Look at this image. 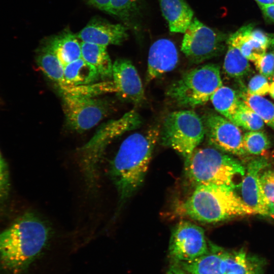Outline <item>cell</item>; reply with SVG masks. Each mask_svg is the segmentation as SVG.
Instances as JSON below:
<instances>
[{"label": "cell", "instance_id": "obj_31", "mask_svg": "<svg viewBox=\"0 0 274 274\" xmlns=\"http://www.w3.org/2000/svg\"><path fill=\"white\" fill-rule=\"evenodd\" d=\"M255 65L260 74L270 78L274 73V52H266L254 61Z\"/></svg>", "mask_w": 274, "mask_h": 274}, {"label": "cell", "instance_id": "obj_32", "mask_svg": "<svg viewBox=\"0 0 274 274\" xmlns=\"http://www.w3.org/2000/svg\"><path fill=\"white\" fill-rule=\"evenodd\" d=\"M10 183L8 167L0 153V201L7 198L9 195Z\"/></svg>", "mask_w": 274, "mask_h": 274}, {"label": "cell", "instance_id": "obj_10", "mask_svg": "<svg viewBox=\"0 0 274 274\" xmlns=\"http://www.w3.org/2000/svg\"><path fill=\"white\" fill-rule=\"evenodd\" d=\"M209 247L204 231L201 227L182 220L172 231L169 255L175 263L190 261L207 253Z\"/></svg>", "mask_w": 274, "mask_h": 274}, {"label": "cell", "instance_id": "obj_7", "mask_svg": "<svg viewBox=\"0 0 274 274\" xmlns=\"http://www.w3.org/2000/svg\"><path fill=\"white\" fill-rule=\"evenodd\" d=\"M205 135L202 118L193 111L182 110L166 116L159 140L162 145L176 151L186 159L201 143Z\"/></svg>", "mask_w": 274, "mask_h": 274}, {"label": "cell", "instance_id": "obj_2", "mask_svg": "<svg viewBox=\"0 0 274 274\" xmlns=\"http://www.w3.org/2000/svg\"><path fill=\"white\" fill-rule=\"evenodd\" d=\"M50 226L32 212L17 218L0 232V262L6 270L19 273L26 269L46 246Z\"/></svg>", "mask_w": 274, "mask_h": 274}, {"label": "cell", "instance_id": "obj_29", "mask_svg": "<svg viewBox=\"0 0 274 274\" xmlns=\"http://www.w3.org/2000/svg\"><path fill=\"white\" fill-rule=\"evenodd\" d=\"M137 0H110L108 13L121 19H127L134 9Z\"/></svg>", "mask_w": 274, "mask_h": 274}, {"label": "cell", "instance_id": "obj_1", "mask_svg": "<svg viewBox=\"0 0 274 274\" xmlns=\"http://www.w3.org/2000/svg\"><path fill=\"white\" fill-rule=\"evenodd\" d=\"M160 131L155 126L130 134L123 141L111 162L109 176L117 189L120 204L143 184Z\"/></svg>", "mask_w": 274, "mask_h": 274}, {"label": "cell", "instance_id": "obj_16", "mask_svg": "<svg viewBox=\"0 0 274 274\" xmlns=\"http://www.w3.org/2000/svg\"><path fill=\"white\" fill-rule=\"evenodd\" d=\"M226 252L211 244L207 253L190 261L175 263L189 274H225Z\"/></svg>", "mask_w": 274, "mask_h": 274}, {"label": "cell", "instance_id": "obj_25", "mask_svg": "<svg viewBox=\"0 0 274 274\" xmlns=\"http://www.w3.org/2000/svg\"><path fill=\"white\" fill-rule=\"evenodd\" d=\"M240 98L269 126L274 129V104L262 96L250 94L247 90L238 92Z\"/></svg>", "mask_w": 274, "mask_h": 274}, {"label": "cell", "instance_id": "obj_39", "mask_svg": "<svg viewBox=\"0 0 274 274\" xmlns=\"http://www.w3.org/2000/svg\"><path fill=\"white\" fill-rule=\"evenodd\" d=\"M270 78L271 79L272 82H274V73Z\"/></svg>", "mask_w": 274, "mask_h": 274}, {"label": "cell", "instance_id": "obj_14", "mask_svg": "<svg viewBox=\"0 0 274 274\" xmlns=\"http://www.w3.org/2000/svg\"><path fill=\"white\" fill-rule=\"evenodd\" d=\"M178 62V52L175 44L170 40L161 39L150 47L146 81L147 83L173 70Z\"/></svg>", "mask_w": 274, "mask_h": 274}, {"label": "cell", "instance_id": "obj_17", "mask_svg": "<svg viewBox=\"0 0 274 274\" xmlns=\"http://www.w3.org/2000/svg\"><path fill=\"white\" fill-rule=\"evenodd\" d=\"M77 36L64 30L46 40L41 46L52 52L64 66L81 57V43Z\"/></svg>", "mask_w": 274, "mask_h": 274}, {"label": "cell", "instance_id": "obj_4", "mask_svg": "<svg viewBox=\"0 0 274 274\" xmlns=\"http://www.w3.org/2000/svg\"><path fill=\"white\" fill-rule=\"evenodd\" d=\"M185 160V176L194 187L214 184L235 189L246 173L238 160L214 147L196 148Z\"/></svg>", "mask_w": 274, "mask_h": 274}, {"label": "cell", "instance_id": "obj_37", "mask_svg": "<svg viewBox=\"0 0 274 274\" xmlns=\"http://www.w3.org/2000/svg\"><path fill=\"white\" fill-rule=\"evenodd\" d=\"M269 46H270L271 48L274 51V34H270L269 35Z\"/></svg>", "mask_w": 274, "mask_h": 274}, {"label": "cell", "instance_id": "obj_5", "mask_svg": "<svg viewBox=\"0 0 274 274\" xmlns=\"http://www.w3.org/2000/svg\"><path fill=\"white\" fill-rule=\"evenodd\" d=\"M143 123L140 115L134 110L120 118L107 123L79 149L80 164L85 181L90 189L97 185L100 161L107 146L116 137L139 128Z\"/></svg>", "mask_w": 274, "mask_h": 274}, {"label": "cell", "instance_id": "obj_9", "mask_svg": "<svg viewBox=\"0 0 274 274\" xmlns=\"http://www.w3.org/2000/svg\"><path fill=\"white\" fill-rule=\"evenodd\" d=\"M181 45V51L194 63L218 56L225 47V37L194 18L186 31Z\"/></svg>", "mask_w": 274, "mask_h": 274}, {"label": "cell", "instance_id": "obj_38", "mask_svg": "<svg viewBox=\"0 0 274 274\" xmlns=\"http://www.w3.org/2000/svg\"><path fill=\"white\" fill-rule=\"evenodd\" d=\"M269 93L271 97L274 99V82H272L269 85Z\"/></svg>", "mask_w": 274, "mask_h": 274}, {"label": "cell", "instance_id": "obj_34", "mask_svg": "<svg viewBox=\"0 0 274 274\" xmlns=\"http://www.w3.org/2000/svg\"><path fill=\"white\" fill-rule=\"evenodd\" d=\"M89 1L94 7L108 13L110 0H89Z\"/></svg>", "mask_w": 274, "mask_h": 274}, {"label": "cell", "instance_id": "obj_22", "mask_svg": "<svg viewBox=\"0 0 274 274\" xmlns=\"http://www.w3.org/2000/svg\"><path fill=\"white\" fill-rule=\"evenodd\" d=\"M36 63L43 74L60 88L66 85L64 66L52 52L41 46L36 57Z\"/></svg>", "mask_w": 274, "mask_h": 274}, {"label": "cell", "instance_id": "obj_3", "mask_svg": "<svg viewBox=\"0 0 274 274\" xmlns=\"http://www.w3.org/2000/svg\"><path fill=\"white\" fill-rule=\"evenodd\" d=\"M177 211L181 216L207 223L256 214L234 189L214 184L195 187L191 195L179 206Z\"/></svg>", "mask_w": 274, "mask_h": 274}, {"label": "cell", "instance_id": "obj_28", "mask_svg": "<svg viewBox=\"0 0 274 274\" xmlns=\"http://www.w3.org/2000/svg\"><path fill=\"white\" fill-rule=\"evenodd\" d=\"M260 180L269 204L271 216L274 217V169H265L260 175Z\"/></svg>", "mask_w": 274, "mask_h": 274}, {"label": "cell", "instance_id": "obj_23", "mask_svg": "<svg viewBox=\"0 0 274 274\" xmlns=\"http://www.w3.org/2000/svg\"><path fill=\"white\" fill-rule=\"evenodd\" d=\"M210 100L216 110L231 121L241 98L234 90L222 85L212 95Z\"/></svg>", "mask_w": 274, "mask_h": 274}, {"label": "cell", "instance_id": "obj_18", "mask_svg": "<svg viewBox=\"0 0 274 274\" xmlns=\"http://www.w3.org/2000/svg\"><path fill=\"white\" fill-rule=\"evenodd\" d=\"M159 1L170 31L185 33L193 19V12L190 6L184 0Z\"/></svg>", "mask_w": 274, "mask_h": 274}, {"label": "cell", "instance_id": "obj_24", "mask_svg": "<svg viewBox=\"0 0 274 274\" xmlns=\"http://www.w3.org/2000/svg\"><path fill=\"white\" fill-rule=\"evenodd\" d=\"M224 58L223 70L227 75L233 78L247 76L251 71L249 60L236 47L230 44Z\"/></svg>", "mask_w": 274, "mask_h": 274}, {"label": "cell", "instance_id": "obj_35", "mask_svg": "<svg viewBox=\"0 0 274 274\" xmlns=\"http://www.w3.org/2000/svg\"><path fill=\"white\" fill-rule=\"evenodd\" d=\"M167 274H187L181 267L178 264L175 263L172 265L167 272Z\"/></svg>", "mask_w": 274, "mask_h": 274}, {"label": "cell", "instance_id": "obj_12", "mask_svg": "<svg viewBox=\"0 0 274 274\" xmlns=\"http://www.w3.org/2000/svg\"><path fill=\"white\" fill-rule=\"evenodd\" d=\"M268 165L267 160L263 157L251 160L246 168L240 187L243 201L256 214L271 216L269 204L260 180L261 173Z\"/></svg>", "mask_w": 274, "mask_h": 274}, {"label": "cell", "instance_id": "obj_15", "mask_svg": "<svg viewBox=\"0 0 274 274\" xmlns=\"http://www.w3.org/2000/svg\"><path fill=\"white\" fill-rule=\"evenodd\" d=\"M82 42L107 46L121 45L127 38L126 28L100 19L91 20L77 35Z\"/></svg>", "mask_w": 274, "mask_h": 274}, {"label": "cell", "instance_id": "obj_20", "mask_svg": "<svg viewBox=\"0 0 274 274\" xmlns=\"http://www.w3.org/2000/svg\"><path fill=\"white\" fill-rule=\"evenodd\" d=\"M81 57L94 66L102 79L112 77L113 63L107 46L92 43L81 42Z\"/></svg>", "mask_w": 274, "mask_h": 274}, {"label": "cell", "instance_id": "obj_11", "mask_svg": "<svg viewBox=\"0 0 274 274\" xmlns=\"http://www.w3.org/2000/svg\"><path fill=\"white\" fill-rule=\"evenodd\" d=\"M202 118L210 145L223 152L238 157L248 154L244 147L243 135L239 127L214 113H209Z\"/></svg>", "mask_w": 274, "mask_h": 274}, {"label": "cell", "instance_id": "obj_36", "mask_svg": "<svg viewBox=\"0 0 274 274\" xmlns=\"http://www.w3.org/2000/svg\"><path fill=\"white\" fill-rule=\"evenodd\" d=\"M259 6L270 5L274 3V0H255Z\"/></svg>", "mask_w": 274, "mask_h": 274}, {"label": "cell", "instance_id": "obj_27", "mask_svg": "<svg viewBox=\"0 0 274 274\" xmlns=\"http://www.w3.org/2000/svg\"><path fill=\"white\" fill-rule=\"evenodd\" d=\"M243 144L248 154L259 155L269 148L270 141L262 131H249L243 135Z\"/></svg>", "mask_w": 274, "mask_h": 274}, {"label": "cell", "instance_id": "obj_8", "mask_svg": "<svg viewBox=\"0 0 274 274\" xmlns=\"http://www.w3.org/2000/svg\"><path fill=\"white\" fill-rule=\"evenodd\" d=\"M63 111L67 126L83 132L97 125L110 109L108 101L93 97L61 92Z\"/></svg>", "mask_w": 274, "mask_h": 274}, {"label": "cell", "instance_id": "obj_30", "mask_svg": "<svg viewBox=\"0 0 274 274\" xmlns=\"http://www.w3.org/2000/svg\"><path fill=\"white\" fill-rule=\"evenodd\" d=\"M269 85L266 77L257 75L249 81L247 91L251 94L262 96L269 93Z\"/></svg>", "mask_w": 274, "mask_h": 274}, {"label": "cell", "instance_id": "obj_6", "mask_svg": "<svg viewBox=\"0 0 274 274\" xmlns=\"http://www.w3.org/2000/svg\"><path fill=\"white\" fill-rule=\"evenodd\" d=\"M222 85L220 66L207 63L184 74L168 87L166 94L177 105L193 108L206 104Z\"/></svg>", "mask_w": 274, "mask_h": 274}, {"label": "cell", "instance_id": "obj_19", "mask_svg": "<svg viewBox=\"0 0 274 274\" xmlns=\"http://www.w3.org/2000/svg\"><path fill=\"white\" fill-rule=\"evenodd\" d=\"M253 25L248 24L239 28L227 40V43L237 48L249 60L255 61L263 56L267 48L252 35Z\"/></svg>", "mask_w": 274, "mask_h": 274}, {"label": "cell", "instance_id": "obj_21", "mask_svg": "<svg viewBox=\"0 0 274 274\" xmlns=\"http://www.w3.org/2000/svg\"><path fill=\"white\" fill-rule=\"evenodd\" d=\"M99 77L95 68L82 57L64 67V77L66 85H85L93 83Z\"/></svg>", "mask_w": 274, "mask_h": 274}, {"label": "cell", "instance_id": "obj_33", "mask_svg": "<svg viewBox=\"0 0 274 274\" xmlns=\"http://www.w3.org/2000/svg\"><path fill=\"white\" fill-rule=\"evenodd\" d=\"M259 7L266 19L274 23V3Z\"/></svg>", "mask_w": 274, "mask_h": 274}, {"label": "cell", "instance_id": "obj_26", "mask_svg": "<svg viewBox=\"0 0 274 274\" xmlns=\"http://www.w3.org/2000/svg\"><path fill=\"white\" fill-rule=\"evenodd\" d=\"M231 122L238 127L249 131L260 130L264 126L262 119L241 99Z\"/></svg>", "mask_w": 274, "mask_h": 274}, {"label": "cell", "instance_id": "obj_13", "mask_svg": "<svg viewBox=\"0 0 274 274\" xmlns=\"http://www.w3.org/2000/svg\"><path fill=\"white\" fill-rule=\"evenodd\" d=\"M112 78L115 92L120 99L134 105L145 99L142 80L132 63L128 59H118L113 63Z\"/></svg>", "mask_w": 274, "mask_h": 274}]
</instances>
